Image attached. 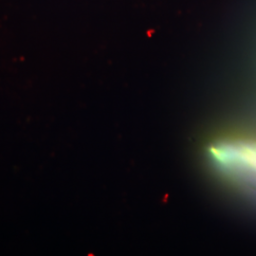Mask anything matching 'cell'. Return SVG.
Returning a JSON list of instances; mask_svg holds the SVG:
<instances>
[]
</instances>
